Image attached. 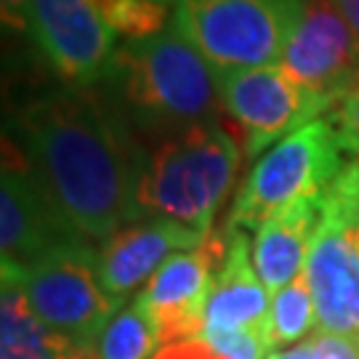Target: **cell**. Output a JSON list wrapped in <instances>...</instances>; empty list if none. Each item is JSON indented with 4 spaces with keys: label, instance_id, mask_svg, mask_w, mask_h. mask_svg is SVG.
Instances as JSON below:
<instances>
[{
    "label": "cell",
    "instance_id": "obj_1",
    "mask_svg": "<svg viewBox=\"0 0 359 359\" xmlns=\"http://www.w3.org/2000/svg\"><path fill=\"white\" fill-rule=\"evenodd\" d=\"M11 133L13 154L83 240L102 245L139 221L142 144L109 99L69 86L40 93L13 112Z\"/></svg>",
    "mask_w": 359,
    "mask_h": 359
},
{
    "label": "cell",
    "instance_id": "obj_2",
    "mask_svg": "<svg viewBox=\"0 0 359 359\" xmlns=\"http://www.w3.org/2000/svg\"><path fill=\"white\" fill-rule=\"evenodd\" d=\"M104 86L130 130L147 142L213 126L224 115L218 75L173 25L120 43Z\"/></svg>",
    "mask_w": 359,
    "mask_h": 359
},
{
    "label": "cell",
    "instance_id": "obj_3",
    "mask_svg": "<svg viewBox=\"0 0 359 359\" xmlns=\"http://www.w3.org/2000/svg\"><path fill=\"white\" fill-rule=\"evenodd\" d=\"M240 160V144L221 123L149 139L142 144L136 218H173L210 234Z\"/></svg>",
    "mask_w": 359,
    "mask_h": 359
},
{
    "label": "cell",
    "instance_id": "obj_4",
    "mask_svg": "<svg viewBox=\"0 0 359 359\" xmlns=\"http://www.w3.org/2000/svg\"><path fill=\"white\" fill-rule=\"evenodd\" d=\"M348 149L327 115L293 130L261 154L234 194L226 216L231 229H261L269 218L311 197H322L346 165Z\"/></svg>",
    "mask_w": 359,
    "mask_h": 359
},
{
    "label": "cell",
    "instance_id": "obj_5",
    "mask_svg": "<svg viewBox=\"0 0 359 359\" xmlns=\"http://www.w3.org/2000/svg\"><path fill=\"white\" fill-rule=\"evenodd\" d=\"M304 0H173L170 25L216 75L280 65Z\"/></svg>",
    "mask_w": 359,
    "mask_h": 359
},
{
    "label": "cell",
    "instance_id": "obj_6",
    "mask_svg": "<svg viewBox=\"0 0 359 359\" xmlns=\"http://www.w3.org/2000/svg\"><path fill=\"white\" fill-rule=\"evenodd\" d=\"M99 245L67 243L27 269H3L19 280L38 320L77 348H96L104 327L123 309L107 295L96 269Z\"/></svg>",
    "mask_w": 359,
    "mask_h": 359
},
{
    "label": "cell",
    "instance_id": "obj_7",
    "mask_svg": "<svg viewBox=\"0 0 359 359\" xmlns=\"http://www.w3.org/2000/svg\"><path fill=\"white\" fill-rule=\"evenodd\" d=\"M304 274L320 330L359 335V157H348L322 194V218Z\"/></svg>",
    "mask_w": 359,
    "mask_h": 359
},
{
    "label": "cell",
    "instance_id": "obj_8",
    "mask_svg": "<svg viewBox=\"0 0 359 359\" xmlns=\"http://www.w3.org/2000/svg\"><path fill=\"white\" fill-rule=\"evenodd\" d=\"M224 112L243 130L248 157L264 154L293 130L327 115L330 102L301 86L283 65L218 75Z\"/></svg>",
    "mask_w": 359,
    "mask_h": 359
},
{
    "label": "cell",
    "instance_id": "obj_9",
    "mask_svg": "<svg viewBox=\"0 0 359 359\" xmlns=\"http://www.w3.org/2000/svg\"><path fill=\"white\" fill-rule=\"evenodd\" d=\"M29 35L69 88L104 83L120 48L93 0H32Z\"/></svg>",
    "mask_w": 359,
    "mask_h": 359
},
{
    "label": "cell",
    "instance_id": "obj_10",
    "mask_svg": "<svg viewBox=\"0 0 359 359\" xmlns=\"http://www.w3.org/2000/svg\"><path fill=\"white\" fill-rule=\"evenodd\" d=\"M226 256V231L213 229L200 248L170 256L139 290L147 311L152 314L163 346L192 341L203 330L205 306L216 274Z\"/></svg>",
    "mask_w": 359,
    "mask_h": 359
},
{
    "label": "cell",
    "instance_id": "obj_11",
    "mask_svg": "<svg viewBox=\"0 0 359 359\" xmlns=\"http://www.w3.org/2000/svg\"><path fill=\"white\" fill-rule=\"evenodd\" d=\"M280 65L333 107L335 96L346 88L359 67V38L335 0H304L301 19Z\"/></svg>",
    "mask_w": 359,
    "mask_h": 359
},
{
    "label": "cell",
    "instance_id": "obj_12",
    "mask_svg": "<svg viewBox=\"0 0 359 359\" xmlns=\"http://www.w3.org/2000/svg\"><path fill=\"white\" fill-rule=\"evenodd\" d=\"M83 237L67 226L38 184L27 173L11 147L3 152L0 179V258L3 269H27L53 248L80 243ZM88 243V240H86Z\"/></svg>",
    "mask_w": 359,
    "mask_h": 359
},
{
    "label": "cell",
    "instance_id": "obj_13",
    "mask_svg": "<svg viewBox=\"0 0 359 359\" xmlns=\"http://www.w3.org/2000/svg\"><path fill=\"white\" fill-rule=\"evenodd\" d=\"M208 234L173 218H139L99 245L96 269L107 295L126 304L133 290H144L170 256L200 248Z\"/></svg>",
    "mask_w": 359,
    "mask_h": 359
},
{
    "label": "cell",
    "instance_id": "obj_14",
    "mask_svg": "<svg viewBox=\"0 0 359 359\" xmlns=\"http://www.w3.org/2000/svg\"><path fill=\"white\" fill-rule=\"evenodd\" d=\"M224 231H226V256L208 298L203 327L266 333L271 298L253 266L248 231L231 229L226 224H224Z\"/></svg>",
    "mask_w": 359,
    "mask_h": 359
},
{
    "label": "cell",
    "instance_id": "obj_15",
    "mask_svg": "<svg viewBox=\"0 0 359 359\" xmlns=\"http://www.w3.org/2000/svg\"><path fill=\"white\" fill-rule=\"evenodd\" d=\"M322 218V197L301 200L269 218L253 240V266L269 293L283 290L304 274L309 250Z\"/></svg>",
    "mask_w": 359,
    "mask_h": 359
},
{
    "label": "cell",
    "instance_id": "obj_16",
    "mask_svg": "<svg viewBox=\"0 0 359 359\" xmlns=\"http://www.w3.org/2000/svg\"><path fill=\"white\" fill-rule=\"evenodd\" d=\"M75 348L67 338L56 335L38 320L19 280L3 274L0 359H69Z\"/></svg>",
    "mask_w": 359,
    "mask_h": 359
},
{
    "label": "cell",
    "instance_id": "obj_17",
    "mask_svg": "<svg viewBox=\"0 0 359 359\" xmlns=\"http://www.w3.org/2000/svg\"><path fill=\"white\" fill-rule=\"evenodd\" d=\"M163 341L152 314L139 298L117 311L96 344L99 359H149Z\"/></svg>",
    "mask_w": 359,
    "mask_h": 359
},
{
    "label": "cell",
    "instance_id": "obj_18",
    "mask_svg": "<svg viewBox=\"0 0 359 359\" xmlns=\"http://www.w3.org/2000/svg\"><path fill=\"white\" fill-rule=\"evenodd\" d=\"M314 327H320L317 304H314V293L309 287L306 274H301L290 285H285L283 290H277L271 298L269 325H266L269 348L301 344V341H306V335Z\"/></svg>",
    "mask_w": 359,
    "mask_h": 359
},
{
    "label": "cell",
    "instance_id": "obj_19",
    "mask_svg": "<svg viewBox=\"0 0 359 359\" xmlns=\"http://www.w3.org/2000/svg\"><path fill=\"white\" fill-rule=\"evenodd\" d=\"M93 3L102 11L104 22L115 29V35L123 43L152 38L163 32L173 19L170 6L160 0H93Z\"/></svg>",
    "mask_w": 359,
    "mask_h": 359
},
{
    "label": "cell",
    "instance_id": "obj_20",
    "mask_svg": "<svg viewBox=\"0 0 359 359\" xmlns=\"http://www.w3.org/2000/svg\"><path fill=\"white\" fill-rule=\"evenodd\" d=\"M203 344L224 359H266L269 341L261 330H226V327H203L197 335Z\"/></svg>",
    "mask_w": 359,
    "mask_h": 359
},
{
    "label": "cell",
    "instance_id": "obj_21",
    "mask_svg": "<svg viewBox=\"0 0 359 359\" xmlns=\"http://www.w3.org/2000/svg\"><path fill=\"white\" fill-rule=\"evenodd\" d=\"M327 117L335 123L348 154L359 157V67L346 83V88L335 96Z\"/></svg>",
    "mask_w": 359,
    "mask_h": 359
},
{
    "label": "cell",
    "instance_id": "obj_22",
    "mask_svg": "<svg viewBox=\"0 0 359 359\" xmlns=\"http://www.w3.org/2000/svg\"><path fill=\"white\" fill-rule=\"evenodd\" d=\"M314 359H359V335H338L317 330L311 335Z\"/></svg>",
    "mask_w": 359,
    "mask_h": 359
},
{
    "label": "cell",
    "instance_id": "obj_23",
    "mask_svg": "<svg viewBox=\"0 0 359 359\" xmlns=\"http://www.w3.org/2000/svg\"><path fill=\"white\" fill-rule=\"evenodd\" d=\"M29 13H32V0H0L6 35H13V38L29 35Z\"/></svg>",
    "mask_w": 359,
    "mask_h": 359
},
{
    "label": "cell",
    "instance_id": "obj_24",
    "mask_svg": "<svg viewBox=\"0 0 359 359\" xmlns=\"http://www.w3.org/2000/svg\"><path fill=\"white\" fill-rule=\"evenodd\" d=\"M154 359H224V357L216 354L208 344H203L200 338H192V341L168 344V346H163L154 354Z\"/></svg>",
    "mask_w": 359,
    "mask_h": 359
},
{
    "label": "cell",
    "instance_id": "obj_25",
    "mask_svg": "<svg viewBox=\"0 0 359 359\" xmlns=\"http://www.w3.org/2000/svg\"><path fill=\"white\" fill-rule=\"evenodd\" d=\"M266 359H314V346H311V338L293 344V346L283 348V351H274Z\"/></svg>",
    "mask_w": 359,
    "mask_h": 359
},
{
    "label": "cell",
    "instance_id": "obj_26",
    "mask_svg": "<svg viewBox=\"0 0 359 359\" xmlns=\"http://www.w3.org/2000/svg\"><path fill=\"white\" fill-rule=\"evenodd\" d=\"M335 6L341 8V13L346 16V22L359 38V0H335Z\"/></svg>",
    "mask_w": 359,
    "mask_h": 359
},
{
    "label": "cell",
    "instance_id": "obj_27",
    "mask_svg": "<svg viewBox=\"0 0 359 359\" xmlns=\"http://www.w3.org/2000/svg\"><path fill=\"white\" fill-rule=\"evenodd\" d=\"M69 359H99V357H96V348H75Z\"/></svg>",
    "mask_w": 359,
    "mask_h": 359
},
{
    "label": "cell",
    "instance_id": "obj_28",
    "mask_svg": "<svg viewBox=\"0 0 359 359\" xmlns=\"http://www.w3.org/2000/svg\"><path fill=\"white\" fill-rule=\"evenodd\" d=\"M160 3H168V0H160Z\"/></svg>",
    "mask_w": 359,
    "mask_h": 359
}]
</instances>
